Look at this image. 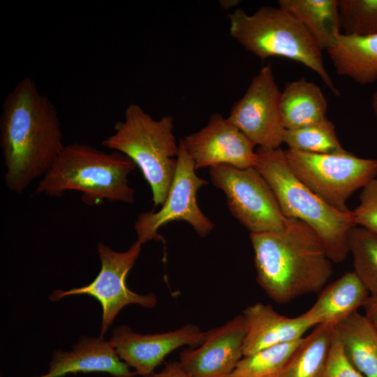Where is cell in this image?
<instances>
[{"label":"cell","mask_w":377,"mask_h":377,"mask_svg":"<svg viewBox=\"0 0 377 377\" xmlns=\"http://www.w3.org/2000/svg\"><path fill=\"white\" fill-rule=\"evenodd\" d=\"M0 145L8 190L20 194L52 168L65 145L55 106L24 77L6 96Z\"/></svg>","instance_id":"6da1fadb"},{"label":"cell","mask_w":377,"mask_h":377,"mask_svg":"<svg viewBox=\"0 0 377 377\" xmlns=\"http://www.w3.org/2000/svg\"><path fill=\"white\" fill-rule=\"evenodd\" d=\"M288 219L282 230L249 236L256 280L281 304L320 291L332 274V262L315 230L300 220Z\"/></svg>","instance_id":"7a4b0ae2"},{"label":"cell","mask_w":377,"mask_h":377,"mask_svg":"<svg viewBox=\"0 0 377 377\" xmlns=\"http://www.w3.org/2000/svg\"><path fill=\"white\" fill-rule=\"evenodd\" d=\"M136 168L127 156L98 150L84 143L65 145L36 193L59 197L67 191L81 193L88 205L104 202L133 204L135 191L128 177Z\"/></svg>","instance_id":"3957f363"},{"label":"cell","mask_w":377,"mask_h":377,"mask_svg":"<svg viewBox=\"0 0 377 377\" xmlns=\"http://www.w3.org/2000/svg\"><path fill=\"white\" fill-rule=\"evenodd\" d=\"M255 168L273 191L286 218L300 220L319 237L332 262H343L349 253L348 235L354 223L352 210L345 213L328 205L292 172L285 150H256Z\"/></svg>","instance_id":"277c9868"},{"label":"cell","mask_w":377,"mask_h":377,"mask_svg":"<svg viewBox=\"0 0 377 377\" xmlns=\"http://www.w3.org/2000/svg\"><path fill=\"white\" fill-rule=\"evenodd\" d=\"M173 130L171 115L154 119L140 105L131 103L124 119L114 124V133L102 142L139 168L151 188L155 207L164 203L176 170L179 143Z\"/></svg>","instance_id":"5b68a950"},{"label":"cell","mask_w":377,"mask_h":377,"mask_svg":"<svg viewBox=\"0 0 377 377\" xmlns=\"http://www.w3.org/2000/svg\"><path fill=\"white\" fill-rule=\"evenodd\" d=\"M228 18L230 36L249 52L263 60L281 57L301 63L317 73L332 93L340 95L324 65L323 51L286 10L263 6L249 15L236 9Z\"/></svg>","instance_id":"8992f818"},{"label":"cell","mask_w":377,"mask_h":377,"mask_svg":"<svg viewBox=\"0 0 377 377\" xmlns=\"http://www.w3.org/2000/svg\"><path fill=\"white\" fill-rule=\"evenodd\" d=\"M293 174L323 200L348 213L347 200L377 176V159L356 156L347 151L315 154L285 150Z\"/></svg>","instance_id":"52a82bcc"},{"label":"cell","mask_w":377,"mask_h":377,"mask_svg":"<svg viewBox=\"0 0 377 377\" xmlns=\"http://www.w3.org/2000/svg\"><path fill=\"white\" fill-rule=\"evenodd\" d=\"M212 183L226 197L231 214L250 233L282 230L288 219L271 187L255 168L219 165L209 168Z\"/></svg>","instance_id":"ba28073f"},{"label":"cell","mask_w":377,"mask_h":377,"mask_svg":"<svg viewBox=\"0 0 377 377\" xmlns=\"http://www.w3.org/2000/svg\"><path fill=\"white\" fill-rule=\"evenodd\" d=\"M142 244L136 240L128 249L119 252L103 242L97 245L101 261L100 272L88 285L67 290L57 289L49 295L53 302L71 295H86L95 298L102 308L101 337L113 323L118 313L126 306L138 304L145 308H154L157 304L154 293L141 295L131 290L126 278L139 257Z\"/></svg>","instance_id":"9c48e42d"},{"label":"cell","mask_w":377,"mask_h":377,"mask_svg":"<svg viewBox=\"0 0 377 377\" xmlns=\"http://www.w3.org/2000/svg\"><path fill=\"white\" fill-rule=\"evenodd\" d=\"M207 181L195 173L194 164L182 139L174 178L164 203L159 210L142 212L135 223L138 239L142 244L151 240L163 241L158 231L164 225L175 221L188 223L202 237L207 236L214 228L212 221L200 209L196 200L198 190Z\"/></svg>","instance_id":"30bf717a"},{"label":"cell","mask_w":377,"mask_h":377,"mask_svg":"<svg viewBox=\"0 0 377 377\" xmlns=\"http://www.w3.org/2000/svg\"><path fill=\"white\" fill-rule=\"evenodd\" d=\"M281 93L268 64L253 76L228 117L259 148L274 149L283 143L286 128L280 109Z\"/></svg>","instance_id":"8fae6325"},{"label":"cell","mask_w":377,"mask_h":377,"mask_svg":"<svg viewBox=\"0 0 377 377\" xmlns=\"http://www.w3.org/2000/svg\"><path fill=\"white\" fill-rule=\"evenodd\" d=\"M182 141L195 170L219 165L245 169L256 163V145L219 113L212 114L203 128Z\"/></svg>","instance_id":"7c38bea8"},{"label":"cell","mask_w":377,"mask_h":377,"mask_svg":"<svg viewBox=\"0 0 377 377\" xmlns=\"http://www.w3.org/2000/svg\"><path fill=\"white\" fill-rule=\"evenodd\" d=\"M207 336L194 324L163 333L140 334L121 325L113 330L110 342L119 358L133 369L136 375L148 377L175 350L201 345Z\"/></svg>","instance_id":"4fadbf2b"},{"label":"cell","mask_w":377,"mask_h":377,"mask_svg":"<svg viewBox=\"0 0 377 377\" xmlns=\"http://www.w3.org/2000/svg\"><path fill=\"white\" fill-rule=\"evenodd\" d=\"M246 327L242 314L207 331L205 341L179 353L190 377H227L244 356Z\"/></svg>","instance_id":"5bb4252c"},{"label":"cell","mask_w":377,"mask_h":377,"mask_svg":"<svg viewBox=\"0 0 377 377\" xmlns=\"http://www.w3.org/2000/svg\"><path fill=\"white\" fill-rule=\"evenodd\" d=\"M82 372L107 373L112 377H134L136 374L122 361L103 337H82L70 351L53 353L47 372L38 377H63Z\"/></svg>","instance_id":"9a60e30c"},{"label":"cell","mask_w":377,"mask_h":377,"mask_svg":"<svg viewBox=\"0 0 377 377\" xmlns=\"http://www.w3.org/2000/svg\"><path fill=\"white\" fill-rule=\"evenodd\" d=\"M246 327L244 356L260 350L293 342L315 323L304 313L297 317L279 313L270 304L257 302L242 312Z\"/></svg>","instance_id":"2e32d148"},{"label":"cell","mask_w":377,"mask_h":377,"mask_svg":"<svg viewBox=\"0 0 377 377\" xmlns=\"http://www.w3.org/2000/svg\"><path fill=\"white\" fill-rule=\"evenodd\" d=\"M327 52L339 75L361 84L377 80V34L360 36L340 33Z\"/></svg>","instance_id":"e0dca14e"},{"label":"cell","mask_w":377,"mask_h":377,"mask_svg":"<svg viewBox=\"0 0 377 377\" xmlns=\"http://www.w3.org/2000/svg\"><path fill=\"white\" fill-rule=\"evenodd\" d=\"M369 293L354 272L328 285L304 313L315 323L336 325L364 306Z\"/></svg>","instance_id":"ac0fdd59"},{"label":"cell","mask_w":377,"mask_h":377,"mask_svg":"<svg viewBox=\"0 0 377 377\" xmlns=\"http://www.w3.org/2000/svg\"><path fill=\"white\" fill-rule=\"evenodd\" d=\"M280 109L286 130L296 129L326 118L327 102L318 85L302 77L286 83Z\"/></svg>","instance_id":"d6986e66"},{"label":"cell","mask_w":377,"mask_h":377,"mask_svg":"<svg viewBox=\"0 0 377 377\" xmlns=\"http://www.w3.org/2000/svg\"><path fill=\"white\" fill-rule=\"evenodd\" d=\"M278 5L302 24L322 51L342 33L339 0H279Z\"/></svg>","instance_id":"ffe728a7"},{"label":"cell","mask_w":377,"mask_h":377,"mask_svg":"<svg viewBox=\"0 0 377 377\" xmlns=\"http://www.w3.org/2000/svg\"><path fill=\"white\" fill-rule=\"evenodd\" d=\"M344 352L364 377H377V330L357 311L335 325Z\"/></svg>","instance_id":"44dd1931"},{"label":"cell","mask_w":377,"mask_h":377,"mask_svg":"<svg viewBox=\"0 0 377 377\" xmlns=\"http://www.w3.org/2000/svg\"><path fill=\"white\" fill-rule=\"evenodd\" d=\"M334 326L316 325L311 334L303 338L280 377H323Z\"/></svg>","instance_id":"7402d4cb"},{"label":"cell","mask_w":377,"mask_h":377,"mask_svg":"<svg viewBox=\"0 0 377 377\" xmlns=\"http://www.w3.org/2000/svg\"><path fill=\"white\" fill-rule=\"evenodd\" d=\"M303 338L243 356L227 377H280Z\"/></svg>","instance_id":"603a6c76"},{"label":"cell","mask_w":377,"mask_h":377,"mask_svg":"<svg viewBox=\"0 0 377 377\" xmlns=\"http://www.w3.org/2000/svg\"><path fill=\"white\" fill-rule=\"evenodd\" d=\"M283 143L289 149L315 154L346 151L336 133L335 126L327 117L304 127L286 130Z\"/></svg>","instance_id":"cb8c5ba5"},{"label":"cell","mask_w":377,"mask_h":377,"mask_svg":"<svg viewBox=\"0 0 377 377\" xmlns=\"http://www.w3.org/2000/svg\"><path fill=\"white\" fill-rule=\"evenodd\" d=\"M348 249L354 272L370 295H377V235L357 226L348 235Z\"/></svg>","instance_id":"d4e9b609"},{"label":"cell","mask_w":377,"mask_h":377,"mask_svg":"<svg viewBox=\"0 0 377 377\" xmlns=\"http://www.w3.org/2000/svg\"><path fill=\"white\" fill-rule=\"evenodd\" d=\"M340 26L344 34H377V0H339Z\"/></svg>","instance_id":"484cf974"},{"label":"cell","mask_w":377,"mask_h":377,"mask_svg":"<svg viewBox=\"0 0 377 377\" xmlns=\"http://www.w3.org/2000/svg\"><path fill=\"white\" fill-rule=\"evenodd\" d=\"M355 226L377 235V179L371 180L360 195V204L352 210Z\"/></svg>","instance_id":"4316f807"},{"label":"cell","mask_w":377,"mask_h":377,"mask_svg":"<svg viewBox=\"0 0 377 377\" xmlns=\"http://www.w3.org/2000/svg\"><path fill=\"white\" fill-rule=\"evenodd\" d=\"M323 377H364L346 355L335 326Z\"/></svg>","instance_id":"83f0119b"},{"label":"cell","mask_w":377,"mask_h":377,"mask_svg":"<svg viewBox=\"0 0 377 377\" xmlns=\"http://www.w3.org/2000/svg\"><path fill=\"white\" fill-rule=\"evenodd\" d=\"M148 377H190L179 362L166 364L159 372H154Z\"/></svg>","instance_id":"f1b7e54d"},{"label":"cell","mask_w":377,"mask_h":377,"mask_svg":"<svg viewBox=\"0 0 377 377\" xmlns=\"http://www.w3.org/2000/svg\"><path fill=\"white\" fill-rule=\"evenodd\" d=\"M364 307L365 317L377 330V295H369Z\"/></svg>","instance_id":"f546056e"},{"label":"cell","mask_w":377,"mask_h":377,"mask_svg":"<svg viewBox=\"0 0 377 377\" xmlns=\"http://www.w3.org/2000/svg\"><path fill=\"white\" fill-rule=\"evenodd\" d=\"M239 3V1L237 0H229V1H220L221 6L223 9H230V8H234Z\"/></svg>","instance_id":"4dcf8cb0"},{"label":"cell","mask_w":377,"mask_h":377,"mask_svg":"<svg viewBox=\"0 0 377 377\" xmlns=\"http://www.w3.org/2000/svg\"><path fill=\"white\" fill-rule=\"evenodd\" d=\"M371 107L374 113L377 118V91H375L371 97Z\"/></svg>","instance_id":"1f68e13d"}]
</instances>
